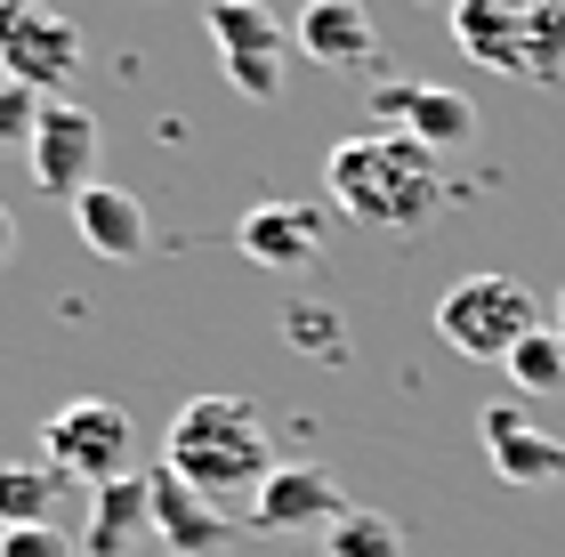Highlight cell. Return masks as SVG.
Returning a JSON list of instances; mask_svg holds the SVG:
<instances>
[{
  "label": "cell",
  "instance_id": "obj_12",
  "mask_svg": "<svg viewBox=\"0 0 565 557\" xmlns=\"http://www.w3.org/2000/svg\"><path fill=\"white\" fill-rule=\"evenodd\" d=\"M235 243H243L250 267H275V275L316 267L323 259V211H307V202H259V211H243Z\"/></svg>",
  "mask_w": 565,
  "mask_h": 557
},
{
  "label": "cell",
  "instance_id": "obj_6",
  "mask_svg": "<svg viewBox=\"0 0 565 557\" xmlns=\"http://www.w3.org/2000/svg\"><path fill=\"white\" fill-rule=\"evenodd\" d=\"M24 154H33L41 194L73 202L82 186H97V114L73 106V97H49V106H41V130H33Z\"/></svg>",
  "mask_w": 565,
  "mask_h": 557
},
{
  "label": "cell",
  "instance_id": "obj_3",
  "mask_svg": "<svg viewBox=\"0 0 565 557\" xmlns=\"http://www.w3.org/2000/svg\"><path fill=\"white\" fill-rule=\"evenodd\" d=\"M452 41L501 82H565V0H452Z\"/></svg>",
  "mask_w": 565,
  "mask_h": 557
},
{
  "label": "cell",
  "instance_id": "obj_19",
  "mask_svg": "<svg viewBox=\"0 0 565 557\" xmlns=\"http://www.w3.org/2000/svg\"><path fill=\"white\" fill-rule=\"evenodd\" d=\"M323 557H404V525L380 517V510H348L323 534Z\"/></svg>",
  "mask_w": 565,
  "mask_h": 557
},
{
  "label": "cell",
  "instance_id": "obj_26",
  "mask_svg": "<svg viewBox=\"0 0 565 557\" xmlns=\"http://www.w3.org/2000/svg\"><path fill=\"white\" fill-rule=\"evenodd\" d=\"M557 340H565V291H557Z\"/></svg>",
  "mask_w": 565,
  "mask_h": 557
},
{
  "label": "cell",
  "instance_id": "obj_5",
  "mask_svg": "<svg viewBox=\"0 0 565 557\" xmlns=\"http://www.w3.org/2000/svg\"><path fill=\"white\" fill-rule=\"evenodd\" d=\"M41 461L57 476H82V485H114V476H130V413L106 396H82L65 404V413L41 420Z\"/></svg>",
  "mask_w": 565,
  "mask_h": 557
},
{
  "label": "cell",
  "instance_id": "obj_1",
  "mask_svg": "<svg viewBox=\"0 0 565 557\" xmlns=\"http://www.w3.org/2000/svg\"><path fill=\"white\" fill-rule=\"evenodd\" d=\"M323 194L340 202V218L372 226V235H413V226L436 218L445 202V179H436V154L404 130H364L340 138L323 162Z\"/></svg>",
  "mask_w": 565,
  "mask_h": 557
},
{
  "label": "cell",
  "instance_id": "obj_25",
  "mask_svg": "<svg viewBox=\"0 0 565 557\" xmlns=\"http://www.w3.org/2000/svg\"><path fill=\"white\" fill-rule=\"evenodd\" d=\"M9 250H17V211L0 202V259H9Z\"/></svg>",
  "mask_w": 565,
  "mask_h": 557
},
{
  "label": "cell",
  "instance_id": "obj_20",
  "mask_svg": "<svg viewBox=\"0 0 565 557\" xmlns=\"http://www.w3.org/2000/svg\"><path fill=\"white\" fill-rule=\"evenodd\" d=\"M41 106H49V97H33L24 82H0V154H9V146H33Z\"/></svg>",
  "mask_w": 565,
  "mask_h": 557
},
{
  "label": "cell",
  "instance_id": "obj_24",
  "mask_svg": "<svg viewBox=\"0 0 565 557\" xmlns=\"http://www.w3.org/2000/svg\"><path fill=\"white\" fill-rule=\"evenodd\" d=\"M33 9H41V0H0V49H9V41H17V24H24V17H33Z\"/></svg>",
  "mask_w": 565,
  "mask_h": 557
},
{
  "label": "cell",
  "instance_id": "obj_11",
  "mask_svg": "<svg viewBox=\"0 0 565 557\" xmlns=\"http://www.w3.org/2000/svg\"><path fill=\"white\" fill-rule=\"evenodd\" d=\"M73 65H82V24H65L49 9H33L17 24V41L0 49V82H24L33 97H65Z\"/></svg>",
  "mask_w": 565,
  "mask_h": 557
},
{
  "label": "cell",
  "instance_id": "obj_14",
  "mask_svg": "<svg viewBox=\"0 0 565 557\" xmlns=\"http://www.w3.org/2000/svg\"><path fill=\"white\" fill-rule=\"evenodd\" d=\"M73 211V235H82L97 259H114V267H130V259H146V202L130 194V186H82L65 202Z\"/></svg>",
  "mask_w": 565,
  "mask_h": 557
},
{
  "label": "cell",
  "instance_id": "obj_21",
  "mask_svg": "<svg viewBox=\"0 0 565 557\" xmlns=\"http://www.w3.org/2000/svg\"><path fill=\"white\" fill-rule=\"evenodd\" d=\"M331 323H340L331 308H291V347H307V356H323V364H340V356H348V340L331 332Z\"/></svg>",
  "mask_w": 565,
  "mask_h": 557
},
{
  "label": "cell",
  "instance_id": "obj_18",
  "mask_svg": "<svg viewBox=\"0 0 565 557\" xmlns=\"http://www.w3.org/2000/svg\"><path fill=\"white\" fill-rule=\"evenodd\" d=\"M509 388H518V396H565V340H557V323H542L533 340H518Z\"/></svg>",
  "mask_w": 565,
  "mask_h": 557
},
{
  "label": "cell",
  "instance_id": "obj_8",
  "mask_svg": "<svg viewBox=\"0 0 565 557\" xmlns=\"http://www.w3.org/2000/svg\"><path fill=\"white\" fill-rule=\"evenodd\" d=\"M146 493H153V542H162L170 557H226L235 525H226V517H218V501H202L170 461H162V469H146Z\"/></svg>",
  "mask_w": 565,
  "mask_h": 557
},
{
  "label": "cell",
  "instance_id": "obj_13",
  "mask_svg": "<svg viewBox=\"0 0 565 557\" xmlns=\"http://www.w3.org/2000/svg\"><path fill=\"white\" fill-rule=\"evenodd\" d=\"M291 41L316 65H331V73H355V65L380 57V24L364 17V0H307L299 24H291Z\"/></svg>",
  "mask_w": 565,
  "mask_h": 557
},
{
  "label": "cell",
  "instance_id": "obj_22",
  "mask_svg": "<svg viewBox=\"0 0 565 557\" xmlns=\"http://www.w3.org/2000/svg\"><path fill=\"white\" fill-rule=\"evenodd\" d=\"M0 557H73V534L65 525H9V534H0Z\"/></svg>",
  "mask_w": 565,
  "mask_h": 557
},
{
  "label": "cell",
  "instance_id": "obj_2",
  "mask_svg": "<svg viewBox=\"0 0 565 557\" xmlns=\"http://www.w3.org/2000/svg\"><path fill=\"white\" fill-rule=\"evenodd\" d=\"M162 461L186 476L202 501L235 510V501H259V485L275 476V444H267V420L250 413L243 396H194V404H178Z\"/></svg>",
  "mask_w": 565,
  "mask_h": 557
},
{
  "label": "cell",
  "instance_id": "obj_16",
  "mask_svg": "<svg viewBox=\"0 0 565 557\" xmlns=\"http://www.w3.org/2000/svg\"><path fill=\"white\" fill-rule=\"evenodd\" d=\"M202 24H211L218 57H282V49H291V33H282V17L267 0H211Z\"/></svg>",
  "mask_w": 565,
  "mask_h": 557
},
{
  "label": "cell",
  "instance_id": "obj_15",
  "mask_svg": "<svg viewBox=\"0 0 565 557\" xmlns=\"http://www.w3.org/2000/svg\"><path fill=\"white\" fill-rule=\"evenodd\" d=\"M146 534H153V493H146V476H114V485L89 493L82 557H130Z\"/></svg>",
  "mask_w": 565,
  "mask_h": 557
},
{
  "label": "cell",
  "instance_id": "obj_17",
  "mask_svg": "<svg viewBox=\"0 0 565 557\" xmlns=\"http://www.w3.org/2000/svg\"><path fill=\"white\" fill-rule=\"evenodd\" d=\"M57 493L65 476L49 461H0V534L9 525H57Z\"/></svg>",
  "mask_w": 565,
  "mask_h": 557
},
{
  "label": "cell",
  "instance_id": "obj_9",
  "mask_svg": "<svg viewBox=\"0 0 565 557\" xmlns=\"http://www.w3.org/2000/svg\"><path fill=\"white\" fill-rule=\"evenodd\" d=\"M372 114L388 121V130L420 138L428 154H445V146H469L477 138V106L460 89H428V82H380L372 89Z\"/></svg>",
  "mask_w": 565,
  "mask_h": 557
},
{
  "label": "cell",
  "instance_id": "obj_23",
  "mask_svg": "<svg viewBox=\"0 0 565 557\" xmlns=\"http://www.w3.org/2000/svg\"><path fill=\"white\" fill-rule=\"evenodd\" d=\"M226 82L267 106V97H282V57H226Z\"/></svg>",
  "mask_w": 565,
  "mask_h": 557
},
{
  "label": "cell",
  "instance_id": "obj_4",
  "mask_svg": "<svg viewBox=\"0 0 565 557\" xmlns=\"http://www.w3.org/2000/svg\"><path fill=\"white\" fill-rule=\"evenodd\" d=\"M533 332H542V308H533V291L518 275H469V283H452L436 299V340L469 364H509L518 340H533Z\"/></svg>",
  "mask_w": 565,
  "mask_h": 557
},
{
  "label": "cell",
  "instance_id": "obj_7",
  "mask_svg": "<svg viewBox=\"0 0 565 557\" xmlns=\"http://www.w3.org/2000/svg\"><path fill=\"white\" fill-rule=\"evenodd\" d=\"M348 510H355V501L340 493V476H331V469L282 461L259 485V501H250V525H259V534H331Z\"/></svg>",
  "mask_w": 565,
  "mask_h": 557
},
{
  "label": "cell",
  "instance_id": "obj_10",
  "mask_svg": "<svg viewBox=\"0 0 565 557\" xmlns=\"http://www.w3.org/2000/svg\"><path fill=\"white\" fill-rule=\"evenodd\" d=\"M477 437L493 452V476L501 485H565V437L533 428L518 404H484L477 413Z\"/></svg>",
  "mask_w": 565,
  "mask_h": 557
}]
</instances>
